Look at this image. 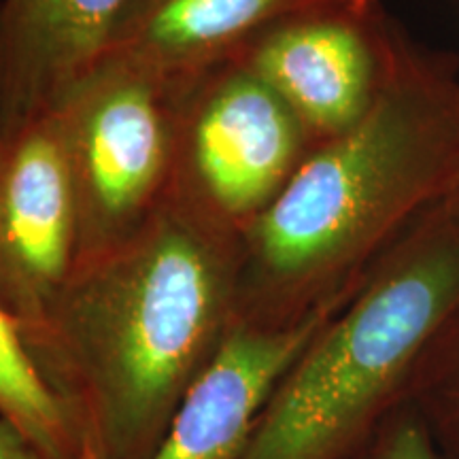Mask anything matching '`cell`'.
<instances>
[{
  "label": "cell",
  "mask_w": 459,
  "mask_h": 459,
  "mask_svg": "<svg viewBox=\"0 0 459 459\" xmlns=\"http://www.w3.org/2000/svg\"><path fill=\"white\" fill-rule=\"evenodd\" d=\"M240 232L169 192L22 330L82 459H152L237 324Z\"/></svg>",
  "instance_id": "1"
},
{
  "label": "cell",
  "mask_w": 459,
  "mask_h": 459,
  "mask_svg": "<svg viewBox=\"0 0 459 459\" xmlns=\"http://www.w3.org/2000/svg\"><path fill=\"white\" fill-rule=\"evenodd\" d=\"M421 162L415 99L381 90L358 124L307 153L240 232L237 321L291 328L341 308L366 277L361 264L415 192Z\"/></svg>",
  "instance_id": "2"
},
{
  "label": "cell",
  "mask_w": 459,
  "mask_h": 459,
  "mask_svg": "<svg viewBox=\"0 0 459 459\" xmlns=\"http://www.w3.org/2000/svg\"><path fill=\"white\" fill-rule=\"evenodd\" d=\"M459 313V240H434L366 274L298 355L240 459H353L400 406Z\"/></svg>",
  "instance_id": "3"
},
{
  "label": "cell",
  "mask_w": 459,
  "mask_h": 459,
  "mask_svg": "<svg viewBox=\"0 0 459 459\" xmlns=\"http://www.w3.org/2000/svg\"><path fill=\"white\" fill-rule=\"evenodd\" d=\"M183 90L102 60L51 113L73 189L77 260L132 237L169 196Z\"/></svg>",
  "instance_id": "4"
},
{
  "label": "cell",
  "mask_w": 459,
  "mask_h": 459,
  "mask_svg": "<svg viewBox=\"0 0 459 459\" xmlns=\"http://www.w3.org/2000/svg\"><path fill=\"white\" fill-rule=\"evenodd\" d=\"M308 141L294 111L228 60L183 90L170 192L243 232L307 158Z\"/></svg>",
  "instance_id": "5"
},
{
  "label": "cell",
  "mask_w": 459,
  "mask_h": 459,
  "mask_svg": "<svg viewBox=\"0 0 459 459\" xmlns=\"http://www.w3.org/2000/svg\"><path fill=\"white\" fill-rule=\"evenodd\" d=\"M74 260L73 189L56 119L0 132V304L20 332L48 311Z\"/></svg>",
  "instance_id": "6"
},
{
  "label": "cell",
  "mask_w": 459,
  "mask_h": 459,
  "mask_svg": "<svg viewBox=\"0 0 459 459\" xmlns=\"http://www.w3.org/2000/svg\"><path fill=\"white\" fill-rule=\"evenodd\" d=\"M232 60L255 73L317 143L358 124L381 91L368 34L342 0L279 17Z\"/></svg>",
  "instance_id": "7"
},
{
  "label": "cell",
  "mask_w": 459,
  "mask_h": 459,
  "mask_svg": "<svg viewBox=\"0 0 459 459\" xmlns=\"http://www.w3.org/2000/svg\"><path fill=\"white\" fill-rule=\"evenodd\" d=\"M130 0H0V132L51 115L107 57Z\"/></svg>",
  "instance_id": "8"
},
{
  "label": "cell",
  "mask_w": 459,
  "mask_h": 459,
  "mask_svg": "<svg viewBox=\"0 0 459 459\" xmlns=\"http://www.w3.org/2000/svg\"><path fill=\"white\" fill-rule=\"evenodd\" d=\"M338 308L291 328L237 321L152 459H240L274 387Z\"/></svg>",
  "instance_id": "9"
},
{
  "label": "cell",
  "mask_w": 459,
  "mask_h": 459,
  "mask_svg": "<svg viewBox=\"0 0 459 459\" xmlns=\"http://www.w3.org/2000/svg\"><path fill=\"white\" fill-rule=\"evenodd\" d=\"M311 3L317 0H130L105 60L187 88L268 24Z\"/></svg>",
  "instance_id": "10"
},
{
  "label": "cell",
  "mask_w": 459,
  "mask_h": 459,
  "mask_svg": "<svg viewBox=\"0 0 459 459\" xmlns=\"http://www.w3.org/2000/svg\"><path fill=\"white\" fill-rule=\"evenodd\" d=\"M0 417L48 459H82L71 419L49 392L28 353L20 325L0 304Z\"/></svg>",
  "instance_id": "11"
},
{
  "label": "cell",
  "mask_w": 459,
  "mask_h": 459,
  "mask_svg": "<svg viewBox=\"0 0 459 459\" xmlns=\"http://www.w3.org/2000/svg\"><path fill=\"white\" fill-rule=\"evenodd\" d=\"M411 402L440 453L459 459V313L429 349Z\"/></svg>",
  "instance_id": "12"
},
{
  "label": "cell",
  "mask_w": 459,
  "mask_h": 459,
  "mask_svg": "<svg viewBox=\"0 0 459 459\" xmlns=\"http://www.w3.org/2000/svg\"><path fill=\"white\" fill-rule=\"evenodd\" d=\"M353 459H446L412 402L400 406Z\"/></svg>",
  "instance_id": "13"
},
{
  "label": "cell",
  "mask_w": 459,
  "mask_h": 459,
  "mask_svg": "<svg viewBox=\"0 0 459 459\" xmlns=\"http://www.w3.org/2000/svg\"><path fill=\"white\" fill-rule=\"evenodd\" d=\"M0 459H48L13 423L0 417Z\"/></svg>",
  "instance_id": "14"
}]
</instances>
